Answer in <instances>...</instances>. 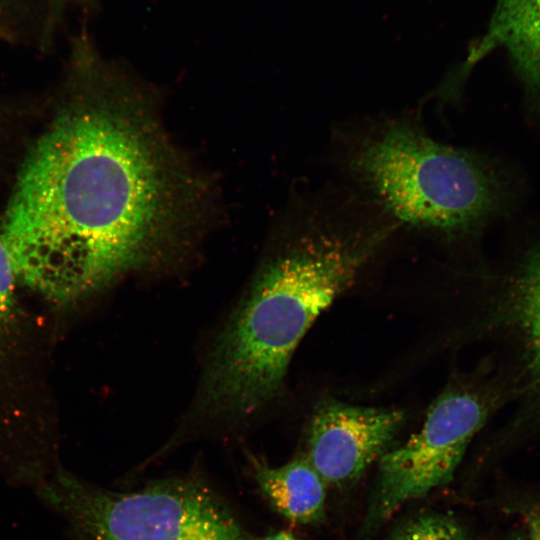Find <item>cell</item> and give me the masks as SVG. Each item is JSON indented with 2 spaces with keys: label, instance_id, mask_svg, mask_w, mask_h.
<instances>
[{
  "label": "cell",
  "instance_id": "6da1fadb",
  "mask_svg": "<svg viewBox=\"0 0 540 540\" xmlns=\"http://www.w3.org/2000/svg\"><path fill=\"white\" fill-rule=\"evenodd\" d=\"M71 46L70 93L24 157L0 232L15 277L64 303L150 263L204 207L144 95L89 37Z\"/></svg>",
  "mask_w": 540,
  "mask_h": 540
},
{
  "label": "cell",
  "instance_id": "7a4b0ae2",
  "mask_svg": "<svg viewBox=\"0 0 540 540\" xmlns=\"http://www.w3.org/2000/svg\"><path fill=\"white\" fill-rule=\"evenodd\" d=\"M350 132L341 167L393 224L460 240L505 212L510 187L500 169L433 139L416 116L378 117Z\"/></svg>",
  "mask_w": 540,
  "mask_h": 540
},
{
  "label": "cell",
  "instance_id": "3957f363",
  "mask_svg": "<svg viewBox=\"0 0 540 540\" xmlns=\"http://www.w3.org/2000/svg\"><path fill=\"white\" fill-rule=\"evenodd\" d=\"M35 492L74 540H247L224 504L192 480L116 492L57 468Z\"/></svg>",
  "mask_w": 540,
  "mask_h": 540
},
{
  "label": "cell",
  "instance_id": "277c9868",
  "mask_svg": "<svg viewBox=\"0 0 540 540\" xmlns=\"http://www.w3.org/2000/svg\"><path fill=\"white\" fill-rule=\"evenodd\" d=\"M501 397L494 382L451 378L431 403L421 428L379 459L366 527L382 524L403 505L448 483Z\"/></svg>",
  "mask_w": 540,
  "mask_h": 540
},
{
  "label": "cell",
  "instance_id": "5b68a950",
  "mask_svg": "<svg viewBox=\"0 0 540 540\" xmlns=\"http://www.w3.org/2000/svg\"><path fill=\"white\" fill-rule=\"evenodd\" d=\"M404 421L400 409L325 397L310 417L305 456L326 484L345 486L382 457Z\"/></svg>",
  "mask_w": 540,
  "mask_h": 540
},
{
  "label": "cell",
  "instance_id": "8992f818",
  "mask_svg": "<svg viewBox=\"0 0 540 540\" xmlns=\"http://www.w3.org/2000/svg\"><path fill=\"white\" fill-rule=\"evenodd\" d=\"M509 53L529 89L540 93V0H498L488 33L457 72L469 67L496 47Z\"/></svg>",
  "mask_w": 540,
  "mask_h": 540
},
{
  "label": "cell",
  "instance_id": "52a82bcc",
  "mask_svg": "<svg viewBox=\"0 0 540 540\" xmlns=\"http://www.w3.org/2000/svg\"><path fill=\"white\" fill-rule=\"evenodd\" d=\"M256 480L273 507L299 524H315L325 517V482L306 456L271 467L255 461Z\"/></svg>",
  "mask_w": 540,
  "mask_h": 540
},
{
  "label": "cell",
  "instance_id": "ba28073f",
  "mask_svg": "<svg viewBox=\"0 0 540 540\" xmlns=\"http://www.w3.org/2000/svg\"><path fill=\"white\" fill-rule=\"evenodd\" d=\"M513 315L540 391V245L525 257L513 293Z\"/></svg>",
  "mask_w": 540,
  "mask_h": 540
},
{
  "label": "cell",
  "instance_id": "9c48e42d",
  "mask_svg": "<svg viewBox=\"0 0 540 540\" xmlns=\"http://www.w3.org/2000/svg\"><path fill=\"white\" fill-rule=\"evenodd\" d=\"M46 9L43 0H0V38H35L45 47Z\"/></svg>",
  "mask_w": 540,
  "mask_h": 540
},
{
  "label": "cell",
  "instance_id": "30bf717a",
  "mask_svg": "<svg viewBox=\"0 0 540 540\" xmlns=\"http://www.w3.org/2000/svg\"><path fill=\"white\" fill-rule=\"evenodd\" d=\"M388 540H470V538L455 518L441 513H425L399 526Z\"/></svg>",
  "mask_w": 540,
  "mask_h": 540
},
{
  "label": "cell",
  "instance_id": "8fae6325",
  "mask_svg": "<svg viewBox=\"0 0 540 540\" xmlns=\"http://www.w3.org/2000/svg\"><path fill=\"white\" fill-rule=\"evenodd\" d=\"M506 508L523 524L526 540H540V499L512 493Z\"/></svg>",
  "mask_w": 540,
  "mask_h": 540
},
{
  "label": "cell",
  "instance_id": "7c38bea8",
  "mask_svg": "<svg viewBox=\"0 0 540 540\" xmlns=\"http://www.w3.org/2000/svg\"><path fill=\"white\" fill-rule=\"evenodd\" d=\"M14 279L11 260L0 237V319L10 306Z\"/></svg>",
  "mask_w": 540,
  "mask_h": 540
},
{
  "label": "cell",
  "instance_id": "4fadbf2b",
  "mask_svg": "<svg viewBox=\"0 0 540 540\" xmlns=\"http://www.w3.org/2000/svg\"><path fill=\"white\" fill-rule=\"evenodd\" d=\"M79 1L80 0H44L48 11L54 14H60L67 11Z\"/></svg>",
  "mask_w": 540,
  "mask_h": 540
},
{
  "label": "cell",
  "instance_id": "5bb4252c",
  "mask_svg": "<svg viewBox=\"0 0 540 540\" xmlns=\"http://www.w3.org/2000/svg\"><path fill=\"white\" fill-rule=\"evenodd\" d=\"M260 540H300L288 531H278L263 537Z\"/></svg>",
  "mask_w": 540,
  "mask_h": 540
},
{
  "label": "cell",
  "instance_id": "9a60e30c",
  "mask_svg": "<svg viewBox=\"0 0 540 540\" xmlns=\"http://www.w3.org/2000/svg\"><path fill=\"white\" fill-rule=\"evenodd\" d=\"M504 540H526L523 530L510 533Z\"/></svg>",
  "mask_w": 540,
  "mask_h": 540
}]
</instances>
